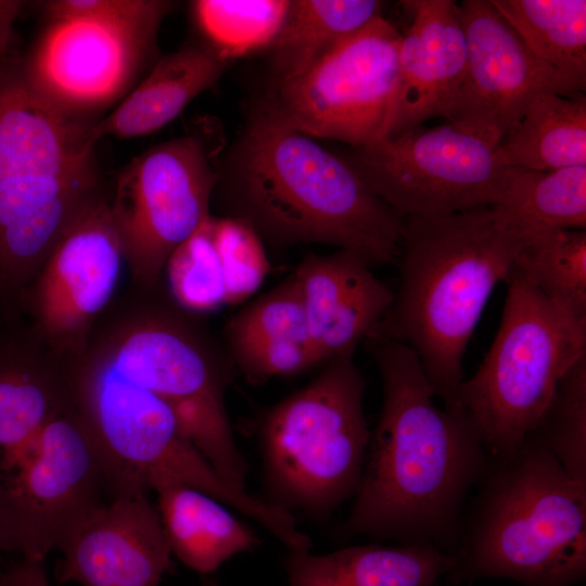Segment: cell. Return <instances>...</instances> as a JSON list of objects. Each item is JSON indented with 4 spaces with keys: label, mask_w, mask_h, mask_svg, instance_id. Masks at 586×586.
<instances>
[{
    "label": "cell",
    "mask_w": 586,
    "mask_h": 586,
    "mask_svg": "<svg viewBox=\"0 0 586 586\" xmlns=\"http://www.w3.org/2000/svg\"><path fill=\"white\" fill-rule=\"evenodd\" d=\"M369 341L383 400L342 534L426 544L450 553L469 494L491 457L460 410L435 404L409 347L388 340Z\"/></svg>",
    "instance_id": "1"
},
{
    "label": "cell",
    "mask_w": 586,
    "mask_h": 586,
    "mask_svg": "<svg viewBox=\"0 0 586 586\" xmlns=\"http://www.w3.org/2000/svg\"><path fill=\"white\" fill-rule=\"evenodd\" d=\"M215 192L225 216L273 245L321 243L354 252L372 267L396 263L404 219L341 155L262 102L225 148Z\"/></svg>",
    "instance_id": "2"
},
{
    "label": "cell",
    "mask_w": 586,
    "mask_h": 586,
    "mask_svg": "<svg viewBox=\"0 0 586 586\" xmlns=\"http://www.w3.org/2000/svg\"><path fill=\"white\" fill-rule=\"evenodd\" d=\"M532 232L508 224L494 206L404 219L398 285L368 340L409 347L434 396L455 409L469 341Z\"/></svg>",
    "instance_id": "3"
},
{
    "label": "cell",
    "mask_w": 586,
    "mask_h": 586,
    "mask_svg": "<svg viewBox=\"0 0 586 586\" xmlns=\"http://www.w3.org/2000/svg\"><path fill=\"white\" fill-rule=\"evenodd\" d=\"M466 505L447 575L459 583L506 578L522 586H574L586 576V483L526 437L491 458Z\"/></svg>",
    "instance_id": "4"
},
{
    "label": "cell",
    "mask_w": 586,
    "mask_h": 586,
    "mask_svg": "<svg viewBox=\"0 0 586 586\" xmlns=\"http://www.w3.org/2000/svg\"><path fill=\"white\" fill-rule=\"evenodd\" d=\"M94 125L44 101L21 56L0 59V288L29 280L100 198Z\"/></svg>",
    "instance_id": "5"
},
{
    "label": "cell",
    "mask_w": 586,
    "mask_h": 586,
    "mask_svg": "<svg viewBox=\"0 0 586 586\" xmlns=\"http://www.w3.org/2000/svg\"><path fill=\"white\" fill-rule=\"evenodd\" d=\"M354 354L333 358L263 416L258 442L270 504L326 519L358 492L370 438Z\"/></svg>",
    "instance_id": "6"
},
{
    "label": "cell",
    "mask_w": 586,
    "mask_h": 586,
    "mask_svg": "<svg viewBox=\"0 0 586 586\" xmlns=\"http://www.w3.org/2000/svg\"><path fill=\"white\" fill-rule=\"evenodd\" d=\"M498 331L456 397L491 458L517 449L534 429L565 372L586 355V322L509 277Z\"/></svg>",
    "instance_id": "7"
},
{
    "label": "cell",
    "mask_w": 586,
    "mask_h": 586,
    "mask_svg": "<svg viewBox=\"0 0 586 586\" xmlns=\"http://www.w3.org/2000/svg\"><path fill=\"white\" fill-rule=\"evenodd\" d=\"M225 148L218 120L201 117L120 171L110 211L137 280L154 283L170 254L211 216Z\"/></svg>",
    "instance_id": "8"
},
{
    "label": "cell",
    "mask_w": 586,
    "mask_h": 586,
    "mask_svg": "<svg viewBox=\"0 0 586 586\" xmlns=\"http://www.w3.org/2000/svg\"><path fill=\"white\" fill-rule=\"evenodd\" d=\"M95 354L163 399L212 467L245 489L249 467L226 406L231 373L186 323L166 314L139 318L110 336Z\"/></svg>",
    "instance_id": "9"
},
{
    "label": "cell",
    "mask_w": 586,
    "mask_h": 586,
    "mask_svg": "<svg viewBox=\"0 0 586 586\" xmlns=\"http://www.w3.org/2000/svg\"><path fill=\"white\" fill-rule=\"evenodd\" d=\"M341 156L403 219L496 206L513 171L499 165L494 145L450 123L349 146Z\"/></svg>",
    "instance_id": "10"
},
{
    "label": "cell",
    "mask_w": 586,
    "mask_h": 586,
    "mask_svg": "<svg viewBox=\"0 0 586 586\" xmlns=\"http://www.w3.org/2000/svg\"><path fill=\"white\" fill-rule=\"evenodd\" d=\"M402 33L380 16L260 100L289 127L351 148L386 137L398 85Z\"/></svg>",
    "instance_id": "11"
},
{
    "label": "cell",
    "mask_w": 586,
    "mask_h": 586,
    "mask_svg": "<svg viewBox=\"0 0 586 586\" xmlns=\"http://www.w3.org/2000/svg\"><path fill=\"white\" fill-rule=\"evenodd\" d=\"M116 495L104 457L72 406L46 425L1 492L0 517L13 551L44 561Z\"/></svg>",
    "instance_id": "12"
},
{
    "label": "cell",
    "mask_w": 586,
    "mask_h": 586,
    "mask_svg": "<svg viewBox=\"0 0 586 586\" xmlns=\"http://www.w3.org/2000/svg\"><path fill=\"white\" fill-rule=\"evenodd\" d=\"M161 24L100 17L48 18L22 68L30 87L75 119L97 124L155 63Z\"/></svg>",
    "instance_id": "13"
},
{
    "label": "cell",
    "mask_w": 586,
    "mask_h": 586,
    "mask_svg": "<svg viewBox=\"0 0 586 586\" xmlns=\"http://www.w3.org/2000/svg\"><path fill=\"white\" fill-rule=\"evenodd\" d=\"M457 12L467 64L448 123L496 146L538 95L583 97L531 52L489 0H464Z\"/></svg>",
    "instance_id": "14"
},
{
    "label": "cell",
    "mask_w": 586,
    "mask_h": 586,
    "mask_svg": "<svg viewBox=\"0 0 586 586\" xmlns=\"http://www.w3.org/2000/svg\"><path fill=\"white\" fill-rule=\"evenodd\" d=\"M124 252L110 204L92 202L65 230L44 264L34 305L41 330L52 340H72L109 303Z\"/></svg>",
    "instance_id": "15"
},
{
    "label": "cell",
    "mask_w": 586,
    "mask_h": 586,
    "mask_svg": "<svg viewBox=\"0 0 586 586\" xmlns=\"http://www.w3.org/2000/svg\"><path fill=\"white\" fill-rule=\"evenodd\" d=\"M149 494L116 495L85 518L60 548L59 582L158 586L171 551Z\"/></svg>",
    "instance_id": "16"
},
{
    "label": "cell",
    "mask_w": 586,
    "mask_h": 586,
    "mask_svg": "<svg viewBox=\"0 0 586 586\" xmlns=\"http://www.w3.org/2000/svg\"><path fill=\"white\" fill-rule=\"evenodd\" d=\"M400 3L411 13V23L402 33L397 92L384 139L434 117L447 118L466 74L467 46L457 2Z\"/></svg>",
    "instance_id": "17"
},
{
    "label": "cell",
    "mask_w": 586,
    "mask_h": 586,
    "mask_svg": "<svg viewBox=\"0 0 586 586\" xmlns=\"http://www.w3.org/2000/svg\"><path fill=\"white\" fill-rule=\"evenodd\" d=\"M304 306L308 332L321 364L368 339L390 308L394 291L358 254L339 250L309 254L292 276Z\"/></svg>",
    "instance_id": "18"
},
{
    "label": "cell",
    "mask_w": 586,
    "mask_h": 586,
    "mask_svg": "<svg viewBox=\"0 0 586 586\" xmlns=\"http://www.w3.org/2000/svg\"><path fill=\"white\" fill-rule=\"evenodd\" d=\"M225 334L232 364L251 380L292 375L321 364L292 276L233 315Z\"/></svg>",
    "instance_id": "19"
},
{
    "label": "cell",
    "mask_w": 586,
    "mask_h": 586,
    "mask_svg": "<svg viewBox=\"0 0 586 586\" xmlns=\"http://www.w3.org/2000/svg\"><path fill=\"white\" fill-rule=\"evenodd\" d=\"M228 65L201 40L158 59L115 110L93 126V139H130L157 131L214 86Z\"/></svg>",
    "instance_id": "20"
},
{
    "label": "cell",
    "mask_w": 586,
    "mask_h": 586,
    "mask_svg": "<svg viewBox=\"0 0 586 586\" xmlns=\"http://www.w3.org/2000/svg\"><path fill=\"white\" fill-rule=\"evenodd\" d=\"M283 565L289 586H432L455 558L426 544H369L324 555L288 551Z\"/></svg>",
    "instance_id": "21"
},
{
    "label": "cell",
    "mask_w": 586,
    "mask_h": 586,
    "mask_svg": "<svg viewBox=\"0 0 586 586\" xmlns=\"http://www.w3.org/2000/svg\"><path fill=\"white\" fill-rule=\"evenodd\" d=\"M156 508L171 555L201 574L259 544L255 533L219 500L186 485L156 491Z\"/></svg>",
    "instance_id": "22"
},
{
    "label": "cell",
    "mask_w": 586,
    "mask_h": 586,
    "mask_svg": "<svg viewBox=\"0 0 586 586\" xmlns=\"http://www.w3.org/2000/svg\"><path fill=\"white\" fill-rule=\"evenodd\" d=\"M72 406L68 375L0 355V493L46 425Z\"/></svg>",
    "instance_id": "23"
},
{
    "label": "cell",
    "mask_w": 586,
    "mask_h": 586,
    "mask_svg": "<svg viewBox=\"0 0 586 586\" xmlns=\"http://www.w3.org/2000/svg\"><path fill=\"white\" fill-rule=\"evenodd\" d=\"M499 165L549 171L586 165V101L538 95L495 146Z\"/></svg>",
    "instance_id": "24"
},
{
    "label": "cell",
    "mask_w": 586,
    "mask_h": 586,
    "mask_svg": "<svg viewBox=\"0 0 586 586\" xmlns=\"http://www.w3.org/2000/svg\"><path fill=\"white\" fill-rule=\"evenodd\" d=\"M377 0H291L268 47L272 85L293 79L341 41L382 16Z\"/></svg>",
    "instance_id": "25"
},
{
    "label": "cell",
    "mask_w": 586,
    "mask_h": 586,
    "mask_svg": "<svg viewBox=\"0 0 586 586\" xmlns=\"http://www.w3.org/2000/svg\"><path fill=\"white\" fill-rule=\"evenodd\" d=\"M531 52L575 91L586 87L585 0H489Z\"/></svg>",
    "instance_id": "26"
},
{
    "label": "cell",
    "mask_w": 586,
    "mask_h": 586,
    "mask_svg": "<svg viewBox=\"0 0 586 586\" xmlns=\"http://www.w3.org/2000/svg\"><path fill=\"white\" fill-rule=\"evenodd\" d=\"M494 207L522 230H585L586 165L549 171L513 168L502 200Z\"/></svg>",
    "instance_id": "27"
},
{
    "label": "cell",
    "mask_w": 586,
    "mask_h": 586,
    "mask_svg": "<svg viewBox=\"0 0 586 586\" xmlns=\"http://www.w3.org/2000/svg\"><path fill=\"white\" fill-rule=\"evenodd\" d=\"M509 277L521 279L558 308L586 322L585 230L533 231L519 251Z\"/></svg>",
    "instance_id": "28"
},
{
    "label": "cell",
    "mask_w": 586,
    "mask_h": 586,
    "mask_svg": "<svg viewBox=\"0 0 586 586\" xmlns=\"http://www.w3.org/2000/svg\"><path fill=\"white\" fill-rule=\"evenodd\" d=\"M291 0H195L191 17L201 41L222 60L267 50L278 35Z\"/></svg>",
    "instance_id": "29"
},
{
    "label": "cell",
    "mask_w": 586,
    "mask_h": 586,
    "mask_svg": "<svg viewBox=\"0 0 586 586\" xmlns=\"http://www.w3.org/2000/svg\"><path fill=\"white\" fill-rule=\"evenodd\" d=\"M526 437L548 450L571 476L586 483V355L562 377Z\"/></svg>",
    "instance_id": "30"
},
{
    "label": "cell",
    "mask_w": 586,
    "mask_h": 586,
    "mask_svg": "<svg viewBox=\"0 0 586 586\" xmlns=\"http://www.w3.org/2000/svg\"><path fill=\"white\" fill-rule=\"evenodd\" d=\"M212 220L211 215L170 254L165 265L173 296L183 308L196 313L227 304Z\"/></svg>",
    "instance_id": "31"
},
{
    "label": "cell",
    "mask_w": 586,
    "mask_h": 586,
    "mask_svg": "<svg viewBox=\"0 0 586 586\" xmlns=\"http://www.w3.org/2000/svg\"><path fill=\"white\" fill-rule=\"evenodd\" d=\"M213 239L220 262L226 303L239 304L264 282L270 264L263 240L246 222L233 217H214Z\"/></svg>",
    "instance_id": "32"
},
{
    "label": "cell",
    "mask_w": 586,
    "mask_h": 586,
    "mask_svg": "<svg viewBox=\"0 0 586 586\" xmlns=\"http://www.w3.org/2000/svg\"><path fill=\"white\" fill-rule=\"evenodd\" d=\"M174 2L166 0H52L41 3L44 18L100 17L131 23H158Z\"/></svg>",
    "instance_id": "33"
},
{
    "label": "cell",
    "mask_w": 586,
    "mask_h": 586,
    "mask_svg": "<svg viewBox=\"0 0 586 586\" xmlns=\"http://www.w3.org/2000/svg\"><path fill=\"white\" fill-rule=\"evenodd\" d=\"M0 586H50L43 561L24 559L0 573Z\"/></svg>",
    "instance_id": "34"
},
{
    "label": "cell",
    "mask_w": 586,
    "mask_h": 586,
    "mask_svg": "<svg viewBox=\"0 0 586 586\" xmlns=\"http://www.w3.org/2000/svg\"><path fill=\"white\" fill-rule=\"evenodd\" d=\"M25 2L20 0H0V59L11 56L14 41V24Z\"/></svg>",
    "instance_id": "35"
},
{
    "label": "cell",
    "mask_w": 586,
    "mask_h": 586,
    "mask_svg": "<svg viewBox=\"0 0 586 586\" xmlns=\"http://www.w3.org/2000/svg\"><path fill=\"white\" fill-rule=\"evenodd\" d=\"M13 551V546L5 525L0 517V552Z\"/></svg>",
    "instance_id": "36"
}]
</instances>
